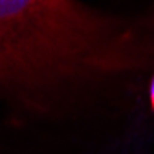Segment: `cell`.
<instances>
[{"label": "cell", "instance_id": "obj_1", "mask_svg": "<svg viewBox=\"0 0 154 154\" xmlns=\"http://www.w3.org/2000/svg\"><path fill=\"white\" fill-rule=\"evenodd\" d=\"M125 38L63 0H0V86L35 88L123 68Z\"/></svg>", "mask_w": 154, "mask_h": 154}, {"label": "cell", "instance_id": "obj_2", "mask_svg": "<svg viewBox=\"0 0 154 154\" xmlns=\"http://www.w3.org/2000/svg\"><path fill=\"white\" fill-rule=\"evenodd\" d=\"M150 106H152V110H154V79H152V83H150Z\"/></svg>", "mask_w": 154, "mask_h": 154}]
</instances>
